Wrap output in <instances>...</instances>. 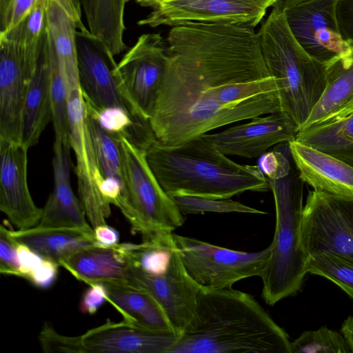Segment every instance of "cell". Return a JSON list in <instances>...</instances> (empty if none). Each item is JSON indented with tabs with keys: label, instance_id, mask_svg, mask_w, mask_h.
I'll list each match as a JSON object with an SVG mask.
<instances>
[{
	"label": "cell",
	"instance_id": "1",
	"mask_svg": "<svg viewBox=\"0 0 353 353\" xmlns=\"http://www.w3.org/2000/svg\"><path fill=\"white\" fill-rule=\"evenodd\" d=\"M165 41L169 62L149 119L159 144L281 111L253 27L192 21L172 27Z\"/></svg>",
	"mask_w": 353,
	"mask_h": 353
},
{
	"label": "cell",
	"instance_id": "2",
	"mask_svg": "<svg viewBox=\"0 0 353 353\" xmlns=\"http://www.w3.org/2000/svg\"><path fill=\"white\" fill-rule=\"evenodd\" d=\"M170 353H292V342L252 295L201 287L193 319Z\"/></svg>",
	"mask_w": 353,
	"mask_h": 353
},
{
	"label": "cell",
	"instance_id": "3",
	"mask_svg": "<svg viewBox=\"0 0 353 353\" xmlns=\"http://www.w3.org/2000/svg\"><path fill=\"white\" fill-rule=\"evenodd\" d=\"M146 159L169 196L230 199L246 191L270 189L259 166L233 161L204 135L172 147L155 141L147 150Z\"/></svg>",
	"mask_w": 353,
	"mask_h": 353
},
{
	"label": "cell",
	"instance_id": "4",
	"mask_svg": "<svg viewBox=\"0 0 353 353\" xmlns=\"http://www.w3.org/2000/svg\"><path fill=\"white\" fill-rule=\"evenodd\" d=\"M257 36L265 67L277 84L281 112L299 132L325 87V64L300 46L284 12L272 8Z\"/></svg>",
	"mask_w": 353,
	"mask_h": 353
},
{
	"label": "cell",
	"instance_id": "5",
	"mask_svg": "<svg viewBox=\"0 0 353 353\" xmlns=\"http://www.w3.org/2000/svg\"><path fill=\"white\" fill-rule=\"evenodd\" d=\"M268 180L274 199L276 225L261 276V296L268 305H274L300 290L307 273L308 255L300 241L304 182L294 163L287 174Z\"/></svg>",
	"mask_w": 353,
	"mask_h": 353
},
{
	"label": "cell",
	"instance_id": "6",
	"mask_svg": "<svg viewBox=\"0 0 353 353\" xmlns=\"http://www.w3.org/2000/svg\"><path fill=\"white\" fill-rule=\"evenodd\" d=\"M118 142L123 189L117 208L143 241L173 233L185 219L158 182L148 163L146 150L125 137Z\"/></svg>",
	"mask_w": 353,
	"mask_h": 353
},
{
	"label": "cell",
	"instance_id": "7",
	"mask_svg": "<svg viewBox=\"0 0 353 353\" xmlns=\"http://www.w3.org/2000/svg\"><path fill=\"white\" fill-rule=\"evenodd\" d=\"M175 243L190 276L202 288L221 289L263 274L270 246L256 252L234 250L174 233Z\"/></svg>",
	"mask_w": 353,
	"mask_h": 353
},
{
	"label": "cell",
	"instance_id": "8",
	"mask_svg": "<svg viewBox=\"0 0 353 353\" xmlns=\"http://www.w3.org/2000/svg\"><path fill=\"white\" fill-rule=\"evenodd\" d=\"M76 49L79 84L86 105L95 110L121 108L134 118L149 121L126 97L114 56L83 23L77 30Z\"/></svg>",
	"mask_w": 353,
	"mask_h": 353
},
{
	"label": "cell",
	"instance_id": "9",
	"mask_svg": "<svg viewBox=\"0 0 353 353\" xmlns=\"http://www.w3.org/2000/svg\"><path fill=\"white\" fill-rule=\"evenodd\" d=\"M300 241L308 256L327 251L353 262V199L310 191L303 208Z\"/></svg>",
	"mask_w": 353,
	"mask_h": 353
},
{
	"label": "cell",
	"instance_id": "10",
	"mask_svg": "<svg viewBox=\"0 0 353 353\" xmlns=\"http://www.w3.org/2000/svg\"><path fill=\"white\" fill-rule=\"evenodd\" d=\"M69 143L75 156L79 198L94 228L106 224L110 205L101 193L104 181L86 122V107L81 88L68 92Z\"/></svg>",
	"mask_w": 353,
	"mask_h": 353
},
{
	"label": "cell",
	"instance_id": "11",
	"mask_svg": "<svg viewBox=\"0 0 353 353\" xmlns=\"http://www.w3.org/2000/svg\"><path fill=\"white\" fill-rule=\"evenodd\" d=\"M166 41L159 33L141 35L117 64L123 90L145 119L150 118L168 62Z\"/></svg>",
	"mask_w": 353,
	"mask_h": 353
},
{
	"label": "cell",
	"instance_id": "12",
	"mask_svg": "<svg viewBox=\"0 0 353 353\" xmlns=\"http://www.w3.org/2000/svg\"><path fill=\"white\" fill-rule=\"evenodd\" d=\"M276 0H165L137 22L155 28L188 22L257 26Z\"/></svg>",
	"mask_w": 353,
	"mask_h": 353
},
{
	"label": "cell",
	"instance_id": "13",
	"mask_svg": "<svg viewBox=\"0 0 353 353\" xmlns=\"http://www.w3.org/2000/svg\"><path fill=\"white\" fill-rule=\"evenodd\" d=\"M337 1L309 0L284 11L288 26L300 46L324 64L351 48L339 30Z\"/></svg>",
	"mask_w": 353,
	"mask_h": 353
},
{
	"label": "cell",
	"instance_id": "14",
	"mask_svg": "<svg viewBox=\"0 0 353 353\" xmlns=\"http://www.w3.org/2000/svg\"><path fill=\"white\" fill-rule=\"evenodd\" d=\"M39 56L0 36V139L21 142L25 100Z\"/></svg>",
	"mask_w": 353,
	"mask_h": 353
},
{
	"label": "cell",
	"instance_id": "15",
	"mask_svg": "<svg viewBox=\"0 0 353 353\" xmlns=\"http://www.w3.org/2000/svg\"><path fill=\"white\" fill-rule=\"evenodd\" d=\"M28 149L22 142L0 139V210L18 230L37 226L42 214L28 188Z\"/></svg>",
	"mask_w": 353,
	"mask_h": 353
},
{
	"label": "cell",
	"instance_id": "16",
	"mask_svg": "<svg viewBox=\"0 0 353 353\" xmlns=\"http://www.w3.org/2000/svg\"><path fill=\"white\" fill-rule=\"evenodd\" d=\"M299 129L283 112L256 117L247 123L220 132L203 134L225 155L248 159L261 157L274 145L296 139Z\"/></svg>",
	"mask_w": 353,
	"mask_h": 353
},
{
	"label": "cell",
	"instance_id": "17",
	"mask_svg": "<svg viewBox=\"0 0 353 353\" xmlns=\"http://www.w3.org/2000/svg\"><path fill=\"white\" fill-rule=\"evenodd\" d=\"M179 336L141 329L122 321L70 336V353H170Z\"/></svg>",
	"mask_w": 353,
	"mask_h": 353
},
{
	"label": "cell",
	"instance_id": "18",
	"mask_svg": "<svg viewBox=\"0 0 353 353\" xmlns=\"http://www.w3.org/2000/svg\"><path fill=\"white\" fill-rule=\"evenodd\" d=\"M70 144L54 140L52 160L54 186L37 227L92 230L79 198L74 193L70 179Z\"/></svg>",
	"mask_w": 353,
	"mask_h": 353
},
{
	"label": "cell",
	"instance_id": "19",
	"mask_svg": "<svg viewBox=\"0 0 353 353\" xmlns=\"http://www.w3.org/2000/svg\"><path fill=\"white\" fill-rule=\"evenodd\" d=\"M289 147L304 183L315 190L353 199L352 165L296 139Z\"/></svg>",
	"mask_w": 353,
	"mask_h": 353
},
{
	"label": "cell",
	"instance_id": "20",
	"mask_svg": "<svg viewBox=\"0 0 353 353\" xmlns=\"http://www.w3.org/2000/svg\"><path fill=\"white\" fill-rule=\"evenodd\" d=\"M325 66V87L300 131L337 121L353 114V45Z\"/></svg>",
	"mask_w": 353,
	"mask_h": 353
},
{
	"label": "cell",
	"instance_id": "21",
	"mask_svg": "<svg viewBox=\"0 0 353 353\" xmlns=\"http://www.w3.org/2000/svg\"><path fill=\"white\" fill-rule=\"evenodd\" d=\"M80 0H48V33L68 90L80 88L76 33L83 23Z\"/></svg>",
	"mask_w": 353,
	"mask_h": 353
},
{
	"label": "cell",
	"instance_id": "22",
	"mask_svg": "<svg viewBox=\"0 0 353 353\" xmlns=\"http://www.w3.org/2000/svg\"><path fill=\"white\" fill-rule=\"evenodd\" d=\"M132 264L124 243L112 247L94 245L62 261L60 266L88 285L128 283Z\"/></svg>",
	"mask_w": 353,
	"mask_h": 353
},
{
	"label": "cell",
	"instance_id": "23",
	"mask_svg": "<svg viewBox=\"0 0 353 353\" xmlns=\"http://www.w3.org/2000/svg\"><path fill=\"white\" fill-rule=\"evenodd\" d=\"M103 284L108 302L122 315L123 321L141 329L176 334L167 312L148 292L126 283Z\"/></svg>",
	"mask_w": 353,
	"mask_h": 353
},
{
	"label": "cell",
	"instance_id": "24",
	"mask_svg": "<svg viewBox=\"0 0 353 353\" xmlns=\"http://www.w3.org/2000/svg\"><path fill=\"white\" fill-rule=\"evenodd\" d=\"M51 121L52 102L47 35L25 100L22 143L28 148L37 145L43 131Z\"/></svg>",
	"mask_w": 353,
	"mask_h": 353
},
{
	"label": "cell",
	"instance_id": "25",
	"mask_svg": "<svg viewBox=\"0 0 353 353\" xmlns=\"http://www.w3.org/2000/svg\"><path fill=\"white\" fill-rule=\"evenodd\" d=\"M12 237L59 266L77 252L97 245L94 230L39 228L11 231Z\"/></svg>",
	"mask_w": 353,
	"mask_h": 353
},
{
	"label": "cell",
	"instance_id": "26",
	"mask_svg": "<svg viewBox=\"0 0 353 353\" xmlns=\"http://www.w3.org/2000/svg\"><path fill=\"white\" fill-rule=\"evenodd\" d=\"M296 140L353 166V114L300 131Z\"/></svg>",
	"mask_w": 353,
	"mask_h": 353
},
{
	"label": "cell",
	"instance_id": "27",
	"mask_svg": "<svg viewBox=\"0 0 353 353\" xmlns=\"http://www.w3.org/2000/svg\"><path fill=\"white\" fill-rule=\"evenodd\" d=\"M48 56L50 66L52 123L54 140L69 143L68 90L59 69L56 52L48 33Z\"/></svg>",
	"mask_w": 353,
	"mask_h": 353
},
{
	"label": "cell",
	"instance_id": "28",
	"mask_svg": "<svg viewBox=\"0 0 353 353\" xmlns=\"http://www.w3.org/2000/svg\"><path fill=\"white\" fill-rule=\"evenodd\" d=\"M47 1L39 0L23 21L7 33L0 34V36L28 52H40L48 34Z\"/></svg>",
	"mask_w": 353,
	"mask_h": 353
},
{
	"label": "cell",
	"instance_id": "29",
	"mask_svg": "<svg viewBox=\"0 0 353 353\" xmlns=\"http://www.w3.org/2000/svg\"><path fill=\"white\" fill-rule=\"evenodd\" d=\"M307 272L337 285L353 299V262L334 252L318 251L308 256Z\"/></svg>",
	"mask_w": 353,
	"mask_h": 353
},
{
	"label": "cell",
	"instance_id": "30",
	"mask_svg": "<svg viewBox=\"0 0 353 353\" xmlns=\"http://www.w3.org/2000/svg\"><path fill=\"white\" fill-rule=\"evenodd\" d=\"M86 122L104 179L117 180L123 186L118 140L105 132L87 110Z\"/></svg>",
	"mask_w": 353,
	"mask_h": 353
},
{
	"label": "cell",
	"instance_id": "31",
	"mask_svg": "<svg viewBox=\"0 0 353 353\" xmlns=\"http://www.w3.org/2000/svg\"><path fill=\"white\" fill-rule=\"evenodd\" d=\"M170 196L184 216L204 212L267 214L230 199H212L186 194H173Z\"/></svg>",
	"mask_w": 353,
	"mask_h": 353
},
{
	"label": "cell",
	"instance_id": "32",
	"mask_svg": "<svg viewBox=\"0 0 353 353\" xmlns=\"http://www.w3.org/2000/svg\"><path fill=\"white\" fill-rule=\"evenodd\" d=\"M292 353H350L351 350L342 334L323 326L305 331L292 342Z\"/></svg>",
	"mask_w": 353,
	"mask_h": 353
},
{
	"label": "cell",
	"instance_id": "33",
	"mask_svg": "<svg viewBox=\"0 0 353 353\" xmlns=\"http://www.w3.org/2000/svg\"><path fill=\"white\" fill-rule=\"evenodd\" d=\"M17 241L12 237L11 230L0 227V272L5 275L20 276L17 258Z\"/></svg>",
	"mask_w": 353,
	"mask_h": 353
},
{
	"label": "cell",
	"instance_id": "34",
	"mask_svg": "<svg viewBox=\"0 0 353 353\" xmlns=\"http://www.w3.org/2000/svg\"><path fill=\"white\" fill-rule=\"evenodd\" d=\"M39 0H10L0 12V34H6L23 21Z\"/></svg>",
	"mask_w": 353,
	"mask_h": 353
},
{
	"label": "cell",
	"instance_id": "35",
	"mask_svg": "<svg viewBox=\"0 0 353 353\" xmlns=\"http://www.w3.org/2000/svg\"><path fill=\"white\" fill-rule=\"evenodd\" d=\"M80 301L79 309L85 314H94L99 307L108 301L107 290L103 283H95L88 285Z\"/></svg>",
	"mask_w": 353,
	"mask_h": 353
},
{
	"label": "cell",
	"instance_id": "36",
	"mask_svg": "<svg viewBox=\"0 0 353 353\" xmlns=\"http://www.w3.org/2000/svg\"><path fill=\"white\" fill-rule=\"evenodd\" d=\"M17 252L21 277L28 280L39 268L44 258L26 245L19 242Z\"/></svg>",
	"mask_w": 353,
	"mask_h": 353
},
{
	"label": "cell",
	"instance_id": "37",
	"mask_svg": "<svg viewBox=\"0 0 353 353\" xmlns=\"http://www.w3.org/2000/svg\"><path fill=\"white\" fill-rule=\"evenodd\" d=\"M336 18L343 38L353 45V0H338Z\"/></svg>",
	"mask_w": 353,
	"mask_h": 353
},
{
	"label": "cell",
	"instance_id": "38",
	"mask_svg": "<svg viewBox=\"0 0 353 353\" xmlns=\"http://www.w3.org/2000/svg\"><path fill=\"white\" fill-rule=\"evenodd\" d=\"M59 266L56 262L44 258L41 265L30 276L28 281L37 288H49L57 279Z\"/></svg>",
	"mask_w": 353,
	"mask_h": 353
},
{
	"label": "cell",
	"instance_id": "39",
	"mask_svg": "<svg viewBox=\"0 0 353 353\" xmlns=\"http://www.w3.org/2000/svg\"><path fill=\"white\" fill-rule=\"evenodd\" d=\"M97 245L101 247H112L117 245L119 241V234L114 228L103 224L93 228Z\"/></svg>",
	"mask_w": 353,
	"mask_h": 353
},
{
	"label": "cell",
	"instance_id": "40",
	"mask_svg": "<svg viewBox=\"0 0 353 353\" xmlns=\"http://www.w3.org/2000/svg\"><path fill=\"white\" fill-rule=\"evenodd\" d=\"M341 332L345 337L351 352L353 353V316H348L343 321Z\"/></svg>",
	"mask_w": 353,
	"mask_h": 353
},
{
	"label": "cell",
	"instance_id": "41",
	"mask_svg": "<svg viewBox=\"0 0 353 353\" xmlns=\"http://www.w3.org/2000/svg\"><path fill=\"white\" fill-rule=\"evenodd\" d=\"M309 0H276L273 8L284 12L288 8Z\"/></svg>",
	"mask_w": 353,
	"mask_h": 353
},
{
	"label": "cell",
	"instance_id": "42",
	"mask_svg": "<svg viewBox=\"0 0 353 353\" xmlns=\"http://www.w3.org/2000/svg\"><path fill=\"white\" fill-rule=\"evenodd\" d=\"M130 1H134L141 6L154 8L157 4L165 0H126V2L128 3Z\"/></svg>",
	"mask_w": 353,
	"mask_h": 353
},
{
	"label": "cell",
	"instance_id": "43",
	"mask_svg": "<svg viewBox=\"0 0 353 353\" xmlns=\"http://www.w3.org/2000/svg\"><path fill=\"white\" fill-rule=\"evenodd\" d=\"M81 1V0H80Z\"/></svg>",
	"mask_w": 353,
	"mask_h": 353
}]
</instances>
